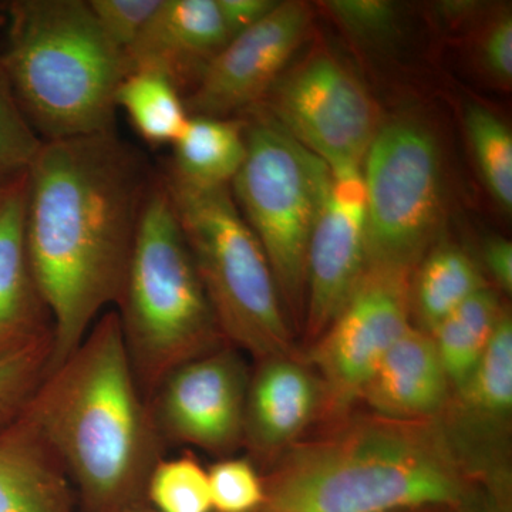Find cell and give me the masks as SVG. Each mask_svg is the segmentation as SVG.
<instances>
[{"mask_svg":"<svg viewBox=\"0 0 512 512\" xmlns=\"http://www.w3.org/2000/svg\"><path fill=\"white\" fill-rule=\"evenodd\" d=\"M154 180L116 130L43 141L26 174L25 241L53 320L49 370L119 302Z\"/></svg>","mask_w":512,"mask_h":512,"instance_id":"6da1fadb","label":"cell"},{"mask_svg":"<svg viewBox=\"0 0 512 512\" xmlns=\"http://www.w3.org/2000/svg\"><path fill=\"white\" fill-rule=\"evenodd\" d=\"M22 413L42 434L76 493L79 512L146 503L165 443L141 393L119 315L104 312L77 349L49 370Z\"/></svg>","mask_w":512,"mask_h":512,"instance_id":"7a4b0ae2","label":"cell"},{"mask_svg":"<svg viewBox=\"0 0 512 512\" xmlns=\"http://www.w3.org/2000/svg\"><path fill=\"white\" fill-rule=\"evenodd\" d=\"M256 512H409L461 508L466 464L439 420L362 417L292 444L264 478Z\"/></svg>","mask_w":512,"mask_h":512,"instance_id":"3957f363","label":"cell"},{"mask_svg":"<svg viewBox=\"0 0 512 512\" xmlns=\"http://www.w3.org/2000/svg\"><path fill=\"white\" fill-rule=\"evenodd\" d=\"M0 67L42 141L116 130L123 52L84 0H16L8 5Z\"/></svg>","mask_w":512,"mask_h":512,"instance_id":"277c9868","label":"cell"},{"mask_svg":"<svg viewBox=\"0 0 512 512\" xmlns=\"http://www.w3.org/2000/svg\"><path fill=\"white\" fill-rule=\"evenodd\" d=\"M116 306L134 375L148 404L175 369L228 345L161 174L148 192Z\"/></svg>","mask_w":512,"mask_h":512,"instance_id":"5b68a950","label":"cell"},{"mask_svg":"<svg viewBox=\"0 0 512 512\" xmlns=\"http://www.w3.org/2000/svg\"><path fill=\"white\" fill-rule=\"evenodd\" d=\"M201 284L228 345L255 360L296 356L271 265L229 185L161 174Z\"/></svg>","mask_w":512,"mask_h":512,"instance_id":"8992f818","label":"cell"},{"mask_svg":"<svg viewBox=\"0 0 512 512\" xmlns=\"http://www.w3.org/2000/svg\"><path fill=\"white\" fill-rule=\"evenodd\" d=\"M245 136L247 157L232 195L264 249L282 303L305 311L309 239L330 168L269 117L247 124Z\"/></svg>","mask_w":512,"mask_h":512,"instance_id":"52a82bcc","label":"cell"},{"mask_svg":"<svg viewBox=\"0 0 512 512\" xmlns=\"http://www.w3.org/2000/svg\"><path fill=\"white\" fill-rule=\"evenodd\" d=\"M367 266L412 272L439 228L441 154L423 121L382 123L362 164Z\"/></svg>","mask_w":512,"mask_h":512,"instance_id":"ba28073f","label":"cell"},{"mask_svg":"<svg viewBox=\"0 0 512 512\" xmlns=\"http://www.w3.org/2000/svg\"><path fill=\"white\" fill-rule=\"evenodd\" d=\"M410 275L367 266L342 311L312 343L305 363L322 389L320 413L342 416L362 399L383 357L412 326Z\"/></svg>","mask_w":512,"mask_h":512,"instance_id":"9c48e42d","label":"cell"},{"mask_svg":"<svg viewBox=\"0 0 512 512\" xmlns=\"http://www.w3.org/2000/svg\"><path fill=\"white\" fill-rule=\"evenodd\" d=\"M269 119L329 168L362 167L382 127L379 107L355 74L318 53L275 83Z\"/></svg>","mask_w":512,"mask_h":512,"instance_id":"30bf717a","label":"cell"},{"mask_svg":"<svg viewBox=\"0 0 512 512\" xmlns=\"http://www.w3.org/2000/svg\"><path fill=\"white\" fill-rule=\"evenodd\" d=\"M248 383L247 366L231 345L178 367L150 402L161 439L228 456L244 439Z\"/></svg>","mask_w":512,"mask_h":512,"instance_id":"8fae6325","label":"cell"},{"mask_svg":"<svg viewBox=\"0 0 512 512\" xmlns=\"http://www.w3.org/2000/svg\"><path fill=\"white\" fill-rule=\"evenodd\" d=\"M367 268L362 167L330 168L306 259L305 329L311 345L329 328Z\"/></svg>","mask_w":512,"mask_h":512,"instance_id":"7c38bea8","label":"cell"},{"mask_svg":"<svg viewBox=\"0 0 512 512\" xmlns=\"http://www.w3.org/2000/svg\"><path fill=\"white\" fill-rule=\"evenodd\" d=\"M311 6L278 2L261 22L229 40L211 60L185 107L190 116L227 119L271 92L311 25Z\"/></svg>","mask_w":512,"mask_h":512,"instance_id":"4fadbf2b","label":"cell"},{"mask_svg":"<svg viewBox=\"0 0 512 512\" xmlns=\"http://www.w3.org/2000/svg\"><path fill=\"white\" fill-rule=\"evenodd\" d=\"M228 42L217 0H161L124 53L126 70H154L168 77L180 92L191 84L194 89Z\"/></svg>","mask_w":512,"mask_h":512,"instance_id":"5bb4252c","label":"cell"},{"mask_svg":"<svg viewBox=\"0 0 512 512\" xmlns=\"http://www.w3.org/2000/svg\"><path fill=\"white\" fill-rule=\"evenodd\" d=\"M320 407L322 389L305 360L298 356L262 360L249 377L242 444L261 458L282 454Z\"/></svg>","mask_w":512,"mask_h":512,"instance_id":"9a60e30c","label":"cell"},{"mask_svg":"<svg viewBox=\"0 0 512 512\" xmlns=\"http://www.w3.org/2000/svg\"><path fill=\"white\" fill-rule=\"evenodd\" d=\"M26 175L0 187V357L53 338V320L30 268Z\"/></svg>","mask_w":512,"mask_h":512,"instance_id":"2e32d148","label":"cell"},{"mask_svg":"<svg viewBox=\"0 0 512 512\" xmlns=\"http://www.w3.org/2000/svg\"><path fill=\"white\" fill-rule=\"evenodd\" d=\"M450 390L433 338L412 325L383 357L360 400L386 419L437 420Z\"/></svg>","mask_w":512,"mask_h":512,"instance_id":"e0dca14e","label":"cell"},{"mask_svg":"<svg viewBox=\"0 0 512 512\" xmlns=\"http://www.w3.org/2000/svg\"><path fill=\"white\" fill-rule=\"evenodd\" d=\"M0 512H79L66 470L22 412L0 426Z\"/></svg>","mask_w":512,"mask_h":512,"instance_id":"ac0fdd59","label":"cell"},{"mask_svg":"<svg viewBox=\"0 0 512 512\" xmlns=\"http://www.w3.org/2000/svg\"><path fill=\"white\" fill-rule=\"evenodd\" d=\"M247 123L220 117L190 116L173 144L167 173L202 187L229 185L247 157Z\"/></svg>","mask_w":512,"mask_h":512,"instance_id":"d6986e66","label":"cell"},{"mask_svg":"<svg viewBox=\"0 0 512 512\" xmlns=\"http://www.w3.org/2000/svg\"><path fill=\"white\" fill-rule=\"evenodd\" d=\"M458 424L497 427L507 423L512 410V320L503 312L490 345L470 376L454 389Z\"/></svg>","mask_w":512,"mask_h":512,"instance_id":"ffe728a7","label":"cell"},{"mask_svg":"<svg viewBox=\"0 0 512 512\" xmlns=\"http://www.w3.org/2000/svg\"><path fill=\"white\" fill-rule=\"evenodd\" d=\"M503 312L493 289L485 286L430 333L451 389H457L480 362Z\"/></svg>","mask_w":512,"mask_h":512,"instance_id":"44dd1931","label":"cell"},{"mask_svg":"<svg viewBox=\"0 0 512 512\" xmlns=\"http://www.w3.org/2000/svg\"><path fill=\"white\" fill-rule=\"evenodd\" d=\"M476 262L453 245L434 249L421 265L412 303L419 318V329L433 332L450 313L485 288Z\"/></svg>","mask_w":512,"mask_h":512,"instance_id":"7402d4cb","label":"cell"},{"mask_svg":"<svg viewBox=\"0 0 512 512\" xmlns=\"http://www.w3.org/2000/svg\"><path fill=\"white\" fill-rule=\"evenodd\" d=\"M116 109L126 113L138 136L153 147L173 146L190 117L180 90L154 70H134L124 76Z\"/></svg>","mask_w":512,"mask_h":512,"instance_id":"603a6c76","label":"cell"},{"mask_svg":"<svg viewBox=\"0 0 512 512\" xmlns=\"http://www.w3.org/2000/svg\"><path fill=\"white\" fill-rule=\"evenodd\" d=\"M466 130L474 158L491 197L508 214L512 211V134L493 111L471 104Z\"/></svg>","mask_w":512,"mask_h":512,"instance_id":"cb8c5ba5","label":"cell"},{"mask_svg":"<svg viewBox=\"0 0 512 512\" xmlns=\"http://www.w3.org/2000/svg\"><path fill=\"white\" fill-rule=\"evenodd\" d=\"M146 503L156 512H212L207 470L190 454L161 458L148 478Z\"/></svg>","mask_w":512,"mask_h":512,"instance_id":"d4e9b609","label":"cell"},{"mask_svg":"<svg viewBox=\"0 0 512 512\" xmlns=\"http://www.w3.org/2000/svg\"><path fill=\"white\" fill-rule=\"evenodd\" d=\"M53 338L0 357V426L22 412L29 397L49 372Z\"/></svg>","mask_w":512,"mask_h":512,"instance_id":"484cf974","label":"cell"},{"mask_svg":"<svg viewBox=\"0 0 512 512\" xmlns=\"http://www.w3.org/2000/svg\"><path fill=\"white\" fill-rule=\"evenodd\" d=\"M42 144L0 67V187L28 174Z\"/></svg>","mask_w":512,"mask_h":512,"instance_id":"4316f807","label":"cell"},{"mask_svg":"<svg viewBox=\"0 0 512 512\" xmlns=\"http://www.w3.org/2000/svg\"><path fill=\"white\" fill-rule=\"evenodd\" d=\"M207 474L212 511L256 512L264 503V478L247 458H222Z\"/></svg>","mask_w":512,"mask_h":512,"instance_id":"83f0119b","label":"cell"},{"mask_svg":"<svg viewBox=\"0 0 512 512\" xmlns=\"http://www.w3.org/2000/svg\"><path fill=\"white\" fill-rule=\"evenodd\" d=\"M323 5L350 35L363 42L392 39L399 26V9L387 0H330Z\"/></svg>","mask_w":512,"mask_h":512,"instance_id":"f1b7e54d","label":"cell"},{"mask_svg":"<svg viewBox=\"0 0 512 512\" xmlns=\"http://www.w3.org/2000/svg\"><path fill=\"white\" fill-rule=\"evenodd\" d=\"M104 35L124 53L133 46L161 0H89Z\"/></svg>","mask_w":512,"mask_h":512,"instance_id":"f546056e","label":"cell"},{"mask_svg":"<svg viewBox=\"0 0 512 512\" xmlns=\"http://www.w3.org/2000/svg\"><path fill=\"white\" fill-rule=\"evenodd\" d=\"M481 64L495 82L510 86L512 80V18L504 10L484 29L480 47Z\"/></svg>","mask_w":512,"mask_h":512,"instance_id":"4dcf8cb0","label":"cell"},{"mask_svg":"<svg viewBox=\"0 0 512 512\" xmlns=\"http://www.w3.org/2000/svg\"><path fill=\"white\" fill-rule=\"evenodd\" d=\"M276 5L275 0H217L229 40L261 22Z\"/></svg>","mask_w":512,"mask_h":512,"instance_id":"1f68e13d","label":"cell"},{"mask_svg":"<svg viewBox=\"0 0 512 512\" xmlns=\"http://www.w3.org/2000/svg\"><path fill=\"white\" fill-rule=\"evenodd\" d=\"M487 271L503 291H512V245L504 238H491L484 247Z\"/></svg>","mask_w":512,"mask_h":512,"instance_id":"d6a6232c","label":"cell"},{"mask_svg":"<svg viewBox=\"0 0 512 512\" xmlns=\"http://www.w3.org/2000/svg\"><path fill=\"white\" fill-rule=\"evenodd\" d=\"M478 8H480V5H478L477 2H464V0L439 3V9L440 12L443 13V18L447 20H457V22L474 15V12H476Z\"/></svg>","mask_w":512,"mask_h":512,"instance_id":"836d02e7","label":"cell"},{"mask_svg":"<svg viewBox=\"0 0 512 512\" xmlns=\"http://www.w3.org/2000/svg\"><path fill=\"white\" fill-rule=\"evenodd\" d=\"M128 512H156V511H154L153 508L150 507V505L143 504V505H138V507L134 508V510H131Z\"/></svg>","mask_w":512,"mask_h":512,"instance_id":"e575fe53","label":"cell"}]
</instances>
